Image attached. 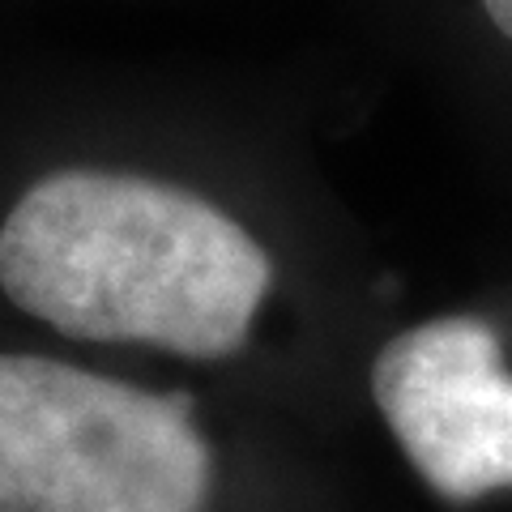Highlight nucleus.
Masks as SVG:
<instances>
[{"label":"nucleus","mask_w":512,"mask_h":512,"mask_svg":"<svg viewBox=\"0 0 512 512\" xmlns=\"http://www.w3.org/2000/svg\"><path fill=\"white\" fill-rule=\"evenodd\" d=\"M483 9L495 22V30H504V35L512 39V0H483Z\"/></svg>","instance_id":"20e7f679"},{"label":"nucleus","mask_w":512,"mask_h":512,"mask_svg":"<svg viewBox=\"0 0 512 512\" xmlns=\"http://www.w3.org/2000/svg\"><path fill=\"white\" fill-rule=\"evenodd\" d=\"M372 397L440 500L470 504L512 487V372L483 316H436L384 342Z\"/></svg>","instance_id":"7ed1b4c3"},{"label":"nucleus","mask_w":512,"mask_h":512,"mask_svg":"<svg viewBox=\"0 0 512 512\" xmlns=\"http://www.w3.org/2000/svg\"><path fill=\"white\" fill-rule=\"evenodd\" d=\"M210 495L188 397L0 350V512H205Z\"/></svg>","instance_id":"f03ea898"},{"label":"nucleus","mask_w":512,"mask_h":512,"mask_svg":"<svg viewBox=\"0 0 512 512\" xmlns=\"http://www.w3.org/2000/svg\"><path fill=\"white\" fill-rule=\"evenodd\" d=\"M269 291V252L154 175L60 167L0 218V295L73 342L227 359Z\"/></svg>","instance_id":"f257e3e1"}]
</instances>
